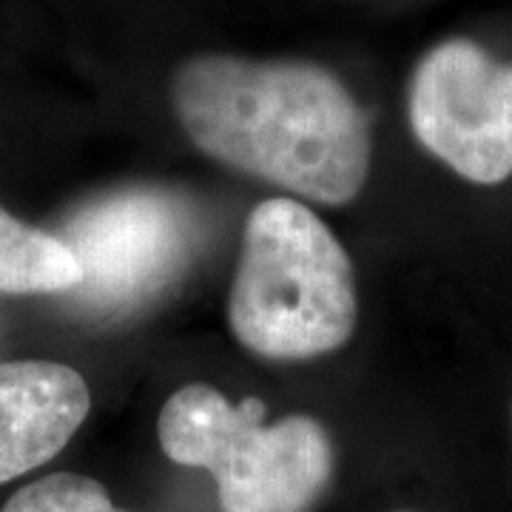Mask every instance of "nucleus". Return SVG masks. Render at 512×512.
<instances>
[{"mask_svg":"<svg viewBox=\"0 0 512 512\" xmlns=\"http://www.w3.org/2000/svg\"><path fill=\"white\" fill-rule=\"evenodd\" d=\"M171 106L205 157L319 205L367 183L373 140L359 100L311 60L194 55L171 77Z\"/></svg>","mask_w":512,"mask_h":512,"instance_id":"obj_1","label":"nucleus"},{"mask_svg":"<svg viewBox=\"0 0 512 512\" xmlns=\"http://www.w3.org/2000/svg\"><path fill=\"white\" fill-rule=\"evenodd\" d=\"M356 319V274L336 234L302 202H259L228 296L239 345L262 359L305 362L348 345Z\"/></svg>","mask_w":512,"mask_h":512,"instance_id":"obj_2","label":"nucleus"},{"mask_svg":"<svg viewBox=\"0 0 512 512\" xmlns=\"http://www.w3.org/2000/svg\"><path fill=\"white\" fill-rule=\"evenodd\" d=\"M268 407L231 404L211 384H185L160 410L157 436L174 464L208 470L222 512H311L328 493L336 453L311 416L265 424Z\"/></svg>","mask_w":512,"mask_h":512,"instance_id":"obj_3","label":"nucleus"},{"mask_svg":"<svg viewBox=\"0 0 512 512\" xmlns=\"http://www.w3.org/2000/svg\"><path fill=\"white\" fill-rule=\"evenodd\" d=\"M407 120L421 148L476 185L512 177V63L450 37L416 63Z\"/></svg>","mask_w":512,"mask_h":512,"instance_id":"obj_4","label":"nucleus"},{"mask_svg":"<svg viewBox=\"0 0 512 512\" xmlns=\"http://www.w3.org/2000/svg\"><path fill=\"white\" fill-rule=\"evenodd\" d=\"M57 237L83 271L74 291L92 305H123L171 279L188 254L191 222L168 194L131 188L83 205Z\"/></svg>","mask_w":512,"mask_h":512,"instance_id":"obj_5","label":"nucleus"},{"mask_svg":"<svg viewBox=\"0 0 512 512\" xmlns=\"http://www.w3.org/2000/svg\"><path fill=\"white\" fill-rule=\"evenodd\" d=\"M92 410L86 379L69 365L26 359L0 365V484L43 467Z\"/></svg>","mask_w":512,"mask_h":512,"instance_id":"obj_6","label":"nucleus"},{"mask_svg":"<svg viewBox=\"0 0 512 512\" xmlns=\"http://www.w3.org/2000/svg\"><path fill=\"white\" fill-rule=\"evenodd\" d=\"M83 279L72 248L0 208V293H72Z\"/></svg>","mask_w":512,"mask_h":512,"instance_id":"obj_7","label":"nucleus"},{"mask_svg":"<svg viewBox=\"0 0 512 512\" xmlns=\"http://www.w3.org/2000/svg\"><path fill=\"white\" fill-rule=\"evenodd\" d=\"M0 512H126L100 481L77 473H55L20 487Z\"/></svg>","mask_w":512,"mask_h":512,"instance_id":"obj_8","label":"nucleus"}]
</instances>
